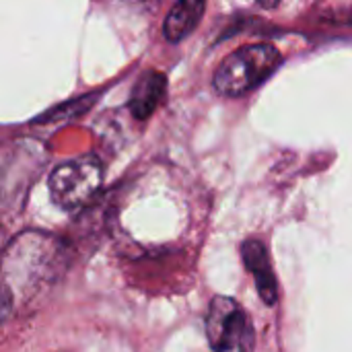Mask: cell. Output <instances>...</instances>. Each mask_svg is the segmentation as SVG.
<instances>
[{"label": "cell", "instance_id": "cell-4", "mask_svg": "<svg viewBox=\"0 0 352 352\" xmlns=\"http://www.w3.org/2000/svg\"><path fill=\"white\" fill-rule=\"evenodd\" d=\"M206 336L212 352H252L256 334L245 309L229 297H214L206 316Z\"/></svg>", "mask_w": 352, "mask_h": 352}, {"label": "cell", "instance_id": "cell-1", "mask_svg": "<svg viewBox=\"0 0 352 352\" xmlns=\"http://www.w3.org/2000/svg\"><path fill=\"white\" fill-rule=\"evenodd\" d=\"M64 270L62 243L45 233L27 231L14 237L2 264V305H23L50 289Z\"/></svg>", "mask_w": 352, "mask_h": 352}, {"label": "cell", "instance_id": "cell-3", "mask_svg": "<svg viewBox=\"0 0 352 352\" xmlns=\"http://www.w3.org/2000/svg\"><path fill=\"white\" fill-rule=\"evenodd\" d=\"M103 165L97 157L85 155L60 163L50 173V196L56 206L76 210L89 204L103 186Z\"/></svg>", "mask_w": 352, "mask_h": 352}, {"label": "cell", "instance_id": "cell-2", "mask_svg": "<svg viewBox=\"0 0 352 352\" xmlns=\"http://www.w3.org/2000/svg\"><path fill=\"white\" fill-rule=\"evenodd\" d=\"M283 56L272 43H250L229 54L212 76V87L223 97H241L258 89L280 66Z\"/></svg>", "mask_w": 352, "mask_h": 352}, {"label": "cell", "instance_id": "cell-6", "mask_svg": "<svg viewBox=\"0 0 352 352\" xmlns=\"http://www.w3.org/2000/svg\"><path fill=\"white\" fill-rule=\"evenodd\" d=\"M165 93H167V78L163 72H159V70L142 72L140 78L134 82L130 101H128L132 116L138 120L151 118L157 111V107L161 105V101L165 99Z\"/></svg>", "mask_w": 352, "mask_h": 352}, {"label": "cell", "instance_id": "cell-8", "mask_svg": "<svg viewBox=\"0 0 352 352\" xmlns=\"http://www.w3.org/2000/svg\"><path fill=\"white\" fill-rule=\"evenodd\" d=\"M93 101H95V95H87V97H78V99H74V101H70L68 105H60V107H56L54 111H47L39 122H54V120H64V118H68L66 113L70 111V109H74V107H82V109H89L91 105H93Z\"/></svg>", "mask_w": 352, "mask_h": 352}, {"label": "cell", "instance_id": "cell-9", "mask_svg": "<svg viewBox=\"0 0 352 352\" xmlns=\"http://www.w3.org/2000/svg\"><path fill=\"white\" fill-rule=\"evenodd\" d=\"M278 2L280 0H258V4L264 6V8H274V6H278Z\"/></svg>", "mask_w": 352, "mask_h": 352}, {"label": "cell", "instance_id": "cell-5", "mask_svg": "<svg viewBox=\"0 0 352 352\" xmlns=\"http://www.w3.org/2000/svg\"><path fill=\"white\" fill-rule=\"evenodd\" d=\"M241 254H243V264L254 274L260 299L266 305L272 307L276 303V299H278V285H276V276L272 272V264H270V258H268V252H266L264 243H260L256 239H250V241L243 243Z\"/></svg>", "mask_w": 352, "mask_h": 352}, {"label": "cell", "instance_id": "cell-7", "mask_svg": "<svg viewBox=\"0 0 352 352\" xmlns=\"http://www.w3.org/2000/svg\"><path fill=\"white\" fill-rule=\"evenodd\" d=\"M204 8H206V0H175L163 23L165 39L171 43L186 39L198 27Z\"/></svg>", "mask_w": 352, "mask_h": 352}]
</instances>
